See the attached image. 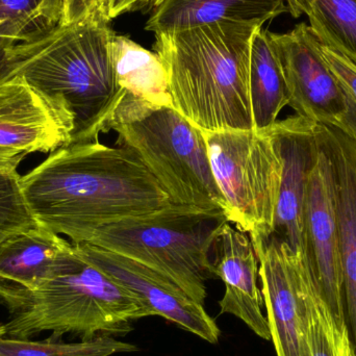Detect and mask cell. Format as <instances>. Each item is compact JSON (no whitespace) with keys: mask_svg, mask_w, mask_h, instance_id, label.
<instances>
[{"mask_svg":"<svg viewBox=\"0 0 356 356\" xmlns=\"http://www.w3.org/2000/svg\"><path fill=\"white\" fill-rule=\"evenodd\" d=\"M71 243L38 225L0 243V303L17 313L58 267Z\"/></svg>","mask_w":356,"mask_h":356,"instance_id":"14","label":"cell"},{"mask_svg":"<svg viewBox=\"0 0 356 356\" xmlns=\"http://www.w3.org/2000/svg\"><path fill=\"white\" fill-rule=\"evenodd\" d=\"M316 45L349 96L348 129L346 135L356 141V67L340 52L322 43L316 37Z\"/></svg>","mask_w":356,"mask_h":356,"instance_id":"23","label":"cell"},{"mask_svg":"<svg viewBox=\"0 0 356 356\" xmlns=\"http://www.w3.org/2000/svg\"><path fill=\"white\" fill-rule=\"evenodd\" d=\"M296 115L346 134L349 96L316 45L309 25L284 33H270Z\"/></svg>","mask_w":356,"mask_h":356,"instance_id":"10","label":"cell"},{"mask_svg":"<svg viewBox=\"0 0 356 356\" xmlns=\"http://www.w3.org/2000/svg\"><path fill=\"white\" fill-rule=\"evenodd\" d=\"M26 44L13 43L0 35V83L16 76Z\"/></svg>","mask_w":356,"mask_h":356,"instance_id":"25","label":"cell"},{"mask_svg":"<svg viewBox=\"0 0 356 356\" xmlns=\"http://www.w3.org/2000/svg\"><path fill=\"white\" fill-rule=\"evenodd\" d=\"M154 0H104V12L110 20L125 14L154 6Z\"/></svg>","mask_w":356,"mask_h":356,"instance_id":"26","label":"cell"},{"mask_svg":"<svg viewBox=\"0 0 356 356\" xmlns=\"http://www.w3.org/2000/svg\"><path fill=\"white\" fill-rule=\"evenodd\" d=\"M307 305L311 356H356L348 330H341L337 326L312 277L307 288Z\"/></svg>","mask_w":356,"mask_h":356,"instance_id":"21","label":"cell"},{"mask_svg":"<svg viewBox=\"0 0 356 356\" xmlns=\"http://www.w3.org/2000/svg\"><path fill=\"white\" fill-rule=\"evenodd\" d=\"M74 245L76 250L142 301L150 316H161L211 344L221 332L204 305L188 296L175 282L156 270L89 243Z\"/></svg>","mask_w":356,"mask_h":356,"instance_id":"11","label":"cell"},{"mask_svg":"<svg viewBox=\"0 0 356 356\" xmlns=\"http://www.w3.org/2000/svg\"><path fill=\"white\" fill-rule=\"evenodd\" d=\"M149 316L135 294L90 263L71 243L51 277L3 325L4 337L29 340L52 332L54 338L73 334L89 340L127 334L131 322Z\"/></svg>","mask_w":356,"mask_h":356,"instance_id":"5","label":"cell"},{"mask_svg":"<svg viewBox=\"0 0 356 356\" xmlns=\"http://www.w3.org/2000/svg\"><path fill=\"white\" fill-rule=\"evenodd\" d=\"M228 221L301 252L305 192L320 154L319 123L294 115L255 131H202Z\"/></svg>","mask_w":356,"mask_h":356,"instance_id":"1","label":"cell"},{"mask_svg":"<svg viewBox=\"0 0 356 356\" xmlns=\"http://www.w3.org/2000/svg\"><path fill=\"white\" fill-rule=\"evenodd\" d=\"M104 10H97L33 42L17 75L62 113L71 129L70 144L99 141L124 91L112 60L115 33Z\"/></svg>","mask_w":356,"mask_h":356,"instance_id":"4","label":"cell"},{"mask_svg":"<svg viewBox=\"0 0 356 356\" xmlns=\"http://www.w3.org/2000/svg\"><path fill=\"white\" fill-rule=\"evenodd\" d=\"M294 18L307 15L314 35L356 67V0H284Z\"/></svg>","mask_w":356,"mask_h":356,"instance_id":"18","label":"cell"},{"mask_svg":"<svg viewBox=\"0 0 356 356\" xmlns=\"http://www.w3.org/2000/svg\"><path fill=\"white\" fill-rule=\"evenodd\" d=\"M146 31L175 33L221 21L263 25L289 13L284 0H158Z\"/></svg>","mask_w":356,"mask_h":356,"instance_id":"15","label":"cell"},{"mask_svg":"<svg viewBox=\"0 0 356 356\" xmlns=\"http://www.w3.org/2000/svg\"><path fill=\"white\" fill-rule=\"evenodd\" d=\"M108 129L118 136L117 145L140 156L173 202L226 213L202 131L173 106H154L124 92Z\"/></svg>","mask_w":356,"mask_h":356,"instance_id":"7","label":"cell"},{"mask_svg":"<svg viewBox=\"0 0 356 356\" xmlns=\"http://www.w3.org/2000/svg\"><path fill=\"white\" fill-rule=\"evenodd\" d=\"M17 170H0V243L10 234L38 226L23 197Z\"/></svg>","mask_w":356,"mask_h":356,"instance_id":"22","label":"cell"},{"mask_svg":"<svg viewBox=\"0 0 356 356\" xmlns=\"http://www.w3.org/2000/svg\"><path fill=\"white\" fill-rule=\"evenodd\" d=\"M58 25L46 0H0V35L17 45L38 41Z\"/></svg>","mask_w":356,"mask_h":356,"instance_id":"20","label":"cell"},{"mask_svg":"<svg viewBox=\"0 0 356 356\" xmlns=\"http://www.w3.org/2000/svg\"><path fill=\"white\" fill-rule=\"evenodd\" d=\"M230 224L226 223L220 232L211 257L213 275L225 284L220 314L236 316L259 338L271 341L267 317L261 312L259 259L250 238Z\"/></svg>","mask_w":356,"mask_h":356,"instance_id":"13","label":"cell"},{"mask_svg":"<svg viewBox=\"0 0 356 356\" xmlns=\"http://www.w3.org/2000/svg\"><path fill=\"white\" fill-rule=\"evenodd\" d=\"M38 225L89 243L99 228L172 205L140 156L100 141L63 146L20 178Z\"/></svg>","mask_w":356,"mask_h":356,"instance_id":"2","label":"cell"},{"mask_svg":"<svg viewBox=\"0 0 356 356\" xmlns=\"http://www.w3.org/2000/svg\"><path fill=\"white\" fill-rule=\"evenodd\" d=\"M112 60L117 83L123 91L154 106H173L168 73L156 52L115 33Z\"/></svg>","mask_w":356,"mask_h":356,"instance_id":"17","label":"cell"},{"mask_svg":"<svg viewBox=\"0 0 356 356\" xmlns=\"http://www.w3.org/2000/svg\"><path fill=\"white\" fill-rule=\"evenodd\" d=\"M137 350L135 345L106 334L70 344L10 339L4 337L3 325H0V356H112Z\"/></svg>","mask_w":356,"mask_h":356,"instance_id":"19","label":"cell"},{"mask_svg":"<svg viewBox=\"0 0 356 356\" xmlns=\"http://www.w3.org/2000/svg\"><path fill=\"white\" fill-rule=\"evenodd\" d=\"M154 3H156V1H158V0H154Z\"/></svg>","mask_w":356,"mask_h":356,"instance_id":"28","label":"cell"},{"mask_svg":"<svg viewBox=\"0 0 356 356\" xmlns=\"http://www.w3.org/2000/svg\"><path fill=\"white\" fill-rule=\"evenodd\" d=\"M62 113L22 77L0 83V148L20 154H51L70 144Z\"/></svg>","mask_w":356,"mask_h":356,"instance_id":"12","label":"cell"},{"mask_svg":"<svg viewBox=\"0 0 356 356\" xmlns=\"http://www.w3.org/2000/svg\"><path fill=\"white\" fill-rule=\"evenodd\" d=\"M249 95L255 131L273 125L282 108L290 104L282 64L270 31L263 26L255 31L251 40Z\"/></svg>","mask_w":356,"mask_h":356,"instance_id":"16","label":"cell"},{"mask_svg":"<svg viewBox=\"0 0 356 356\" xmlns=\"http://www.w3.org/2000/svg\"><path fill=\"white\" fill-rule=\"evenodd\" d=\"M26 154L0 148V170H17Z\"/></svg>","mask_w":356,"mask_h":356,"instance_id":"27","label":"cell"},{"mask_svg":"<svg viewBox=\"0 0 356 356\" xmlns=\"http://www.w3.org/2000/svg\"><path fill=\"white\" fill-rule=\"evenodd\" d=\"M259 264L261 294L277 356H311L307 294L309 275L302 253L273 234H251Z\"/></svg>","mask_w":356,"mask_h":356,"instance_id":"8","label":"cell"},{"mask_svg":"<svg viewBox=\"0 0 356 356\" xmlns=\"http://www.w3.org/2000/svg\"><path fill=\"white\" fill-rule=\"evenodd\" d=\"M263 25L221 21L156 35L173 108L200 131L253 129L249 65L253 33Z\"/></svg>","mask_w":356,"mask_h":356,"instance_id":"3","label":"cell"},{"mask_svg":"<svg viewBox=\"0 0 356 356\" xmlns=\"http://www.w3.org/2000/svg\"><path fill=\"white\" fill-rule=\"evenodd\" d=\"M320 154L305 192L301 252L321 298L341 330L345 320L343 266L330 156L320 136Z\"/></svg>","mask_w":356,"mask_h":356,"instance_id":"9","label":"cell"},{"mask_svg":"<svg viewBox=\"0 0 356 356\" xmlns=\"http://www.w3.org/2000/svg\"><path fill=\"white\" fill-rule=\"evenodd\" d=\"M221 209L173 203L166 209L108 224L89 244L139 261L175 282L204 305L213 272V245L228 223Z\"/></svg>","mask_w":356,"mask_h":356,"instance_id":"6","label":"cell"},{"mask_svg":"<svg viewBox=\"0 0 356 356\" xmlns=\"http://www.w3.org/2000/svg\"><path fill=\"white\" fill-rule=\"evenodd\" d=\"M46 4L58 24L64 25L104 10V0H46Z\"/></svg>","mask_w":356,"mask_h":356,"instance_id":"24","label":"cell"}]
</instances>
